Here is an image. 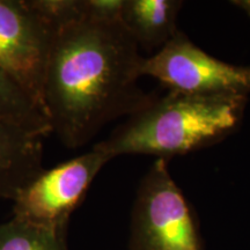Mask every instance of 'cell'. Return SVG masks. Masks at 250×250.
Wrapping results in <instances>:
<instances>
[{
	"instance_id": "1",
	"label": "cell",
	"mask_w": 250,
	"mask_h": 250,
	"mask_svg": "<svg viewBox=\"0 0 250 250\" xmlns=\"http://www.w3.org/2000/svg\"><path fill=\"white\" fill-rule=\"evenodd\" d=\"M144 56L122 22L83 18L56 34L43 81L51 132L79 148L117 118L156 98L139 86Z\"/></svg>"
},
{
	"instance_id": "2",
	"label": "cell",
	"mask_w": 250,
	"mask_h": 250,
	"mask_svg": "<svg viewBox=\"0 0 250 250\" xmlns=\"http://www.w3.org/2000/svg\"><path fill=\"white\" fill-rule=\"evenodd\" d=\"M249 96L168 90L131 115L94 147L109 158L153 155L169 162L220 143L239 129Z\"/></svg>"
},
{
	"instance_id": "3",
	"label": "cell",
	"mask_w": 250,
	"mask_h": 250,
	"mask_svg": "<svg viewBox=\"0 0 250 250\" xmlns=\"http://www.w3.org/2000/svg\"><path fill=\"white\" fill-rule=\"evenodd\" d=\"M129 250H205L196 211L162 159H156L137 189Z\"/></svg>"
},
{
	"instance_id": "4",
	"label": "cell",
	"mask_w": 250,
	"mask_h": 250,
	"mask_svg": "<svg viewBox=\"0 0 250 250\" xmlns=\"http://www.w3.org/2000/svg\"><path fill=\"white\" fill-rule=\"evenodd\" d=\"M111 159L93 147L89 152L43 169L13 201V218L66 234L72 213Z\"/></svg>"
},
{
	"instance_id": "5",
	"label": "cell",
	"mask_w": 250,
	"mask_h": 250,
	"mask_svg": "<svg viewBox=\"0 0 250 250\" xmlns=\"http://www.w3.org/2000/svg\"><path fill=\"white\" fill-rule=\"evenodd\" d=\"M140 76L154 78L174 92L250 95V66L208 55L181 30L161 49L143 58Z\"/></svg>"
},
{
	"instance_id": "6",
	"label": "cell",
	"mask_w": 250,
	"mask_h": 250,
	"mask_svg": "<svg viewBox=\"0 0 250 250\" xmlns=\"http://www.w3.org/2000/svg\"><path fill=\"white\" fill-rule=\"evenodd\" d=\"M55 36L24 0H0V66L42 109L43 81Z\"/></svg>"
},
{
	"instance_id": "7",
	"label": "cell",
	"mask_w": 250,
	"mask_h": 250,
	"mask_svg": "<svg viewBox=\"0 0 250 250\" xmlns=\"http://www.w3.org/2000/svg\"><path fill=\"white\" fill-rule=\"evenodd\" d=\"M43 137L0 122V199L13 202L43 170Z\"/></svg>"
},
{
	"instance_id": "8",
	"label": "cell",
	"mask_w": 250,
	"mask_h": 250,
	"mask_svg": "<svg viewBox=\"0 0 250 250\" xmlns=\"http://www.w3.org/2000/svg\"><path fill=\"white\" fill-rule=\"evenodd\" d=\"M181 0H124L122 24L140 48L161 49L180 29Z\"/></svg>"
},
{
	"instance_id": "9",
	"label": "cell",
	"mask_w": 250,
	"mask_h": 250,
	"mask_svg": "<svg viewBox=\"0 0 250 250\" xmlns=\"http://www.w3.org/2000/svg\"><path fill=\"white\" fill-rule=\"evenodd\" d=\"M0 122L45 137L51 133L48 116L39 103L0 66Z\"/></svg>"
},
{
	"instance_id": "10",
	"label": "cell",
	"mask_w": 250,
	"mask_h": 250,
	"mask_svg": "<svg viewBox=\"0 0 250 250\" xmlns=\"http://www.w3.org/2000/svg\"><path fill=\"white\" fill-rule=\"evenodd\" d=\"M0 250H68L66 234L12 218L0 224Z\"/></svg>"
},
{
	"instance_id": "11",
	"label": "cell",
	"mask_w": 250,
	"mask_h": 250,
	"mask_svg": "<svg viewBox=\"0 0 250 250\" xmlns=\"http://www.w3.org/2000/svg\"><path fill=\"white\" fill-rule=\"evenodd\" d=\"M24 2L56 34L85 18L83 0H24Z\"/></svg>"
},
{
	"instance_id": "12",
	"label": "cell",
	"mask_w": 250,
	"mask_h": 250,
	"mask_svg": "<svg viewBox=\"0 0 250 250\" xmlns=\"http://www.w3.org/2000/svg\"><path fill=\"white\" fill-rule=\"evenodd\" d=\"M85 18L104 22H122L124 0H83Z\"/></svg>"
},
{
	"instance_id": "13",
	"label": "cell",
	"mask_w": 250,
	"mask_h": 250,
	"mask_svg": "<svg viewBox=\"0 0 250 250\" xmlns=\"http://www.w3.org/2000/svg\"><path fill=\"white\" fill-rule=\"evenodd\" d=\"M233 4L239 8H241L250 18V0H235V1H233Z\"/></svg>"
}]
</instances>
